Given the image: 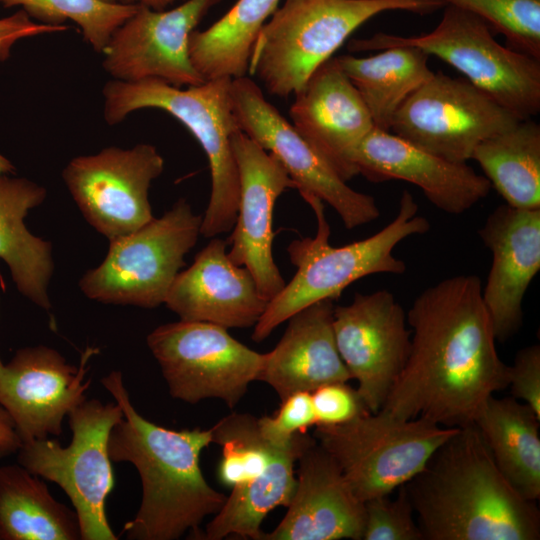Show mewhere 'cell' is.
<instances>
[{"instance_id": "obj_1", "label": "cell", "mask_w": 540, "mask_h": 540, "mask_svg": "<svg viewBox=\"0 0 540 540\" xmlns=\"http://www.w3.org/2000/svg\"><path fill=\"white\" fill-rule=\"evenodd\" d=\"M406 320L410 353L379 412L445 427L472 424L485 400L509 383L480 278L456 275L427 287Z\"/></svg>"}, {"instance_id": "obj_2", "label": "cell", "mask_w": 540, "mask_h": 540, "mask_svg": "<svg viewBox=\"0 0 540 540\" xmlns=\"http://www.w3.org/2000/svg\"><path fill=\"white\" fill-rule=\"evenodd\" d=\"M101 383L123 412L109 435V457L131 463L142 485L139 509L122 533L129 540H176L186 532L199 539L203 520L218 513L227 498L208 484L200 467L211 429L177 431L147 420L130 401L120 371Z\"/></svg>"}, {"instance_id": "obj_3", "label": "cell", "mask_w": 540, "mask_h": 540, "mask_svg": "<svg viewBox=\"0 0 540 540\" xmlns=\"http://www.w3.org/2000/svg\"><path fill=\"white\" fill-rule=\"evenodd\" d=\"M424 540H538L540 513L495 464L475 425L459 427L405 484Z\"/></svg>"}, {"instance_id": "obj_4", "label": "cell", "mask_w": 540, "mask_h": 540, "mask_svg": "<svg viewBox=\"0 0 540 540\" xmlns=\"http://www.w3.org/2000/svg\"><path fill=\"white\" fill-rule=\"evenodd\" d=\"M317 219L314 237L293 240L287 247L290 261L297 271L284 288L271 299L254 326L252 340L262 342L283 322L321 300H336L351 283L372 274H402L405 263L394 255L404 239L426 233L427 218L419 215L413 195L403 191L396 216L380 231L365 239L335 247L329 243L330 226L324 202L303 198Z\"/></svg>"}, {"instance_id": "obj_5", "label": "cell", "mask_w": 540, "mask_h": 540, "mask_svg": "<svg viewBox=\"0 0 540 540\" xmlns=\"http://www.w3.org/2000/svg\"><path fill=\"white\" fill-rule=\"evenodd\" d=\"M229 78L187 88L159 79L110 80L103 88L104 119L109 125L146 108L163 110L180 121L202 147L211 172V194L200 233L206 238L230 232L239 202V175L231 137L239 130Z\"/></svg>"}, {"instance_id": "obj_6", "label": "cell", "mask_w": 540, "mask_h": 540, "mask_svg": "<svg viewBox=\"0 0 540 540\" xmlns=\"http://www.w3.org/2000/svg\"><path fill=\"white\" fill-rule=\"evenodd\" d=\"M438 0H284L259 33L248 75L271 94L295 95L363 23L387 11L433 13Z\"/></svg>"}, {"instance_id": "obj_7", "label": "cell", "mask_w": 540, "mask_h": 540, "mask_svg": "<svg viewBox=\"0 0 540 540\" xmlns=\"http://www.w3.org/2000/svg\"><path fill=\"white\" fill-rule=\"evenodd\" d=\"M438 25L429 33L399 36L376 33L352 39L351 52L379 51L396 46L416 47L458 70L520 120L540 112V60L496 41L492 30L476 15L446 5Z\"/></svg>"}, {"instance_id": "obj_8", "label": "cell", "mask_w": 540, "mask_h": 540, "mask_svg": "<svg viewBox=\"0 0 540 540\" xmlns=\"http://www.w3.org/2000/svg\"><path fill=\"white\" fill-rule=\"evenodd\" d=\"M67 417L72 432L68 446L49 437L24 442L17 462L65 492L78 515L81 540H117L105 504L114 487L108 440L122 409L115 401L85 399Z\"/></svg>"}, {"instance_id": "obj_9", "label": "cell", "mask_w": 540, "mask_h": 540, "mask_svg": "<svg viewBox=\"0 0 540 540\" xmlns=\"http://www.w3.org/2000/svg\"><path fill=\"white\" fill-rule=\"evenodd\" d=\"M457 430L421 417L400 420L378 411L343 424L317 425L313 437L365 502L407 484Z\"/></svg>"}, {"instance_id": "obj_10", "label": "cell", "mask_w": 540, "mask_h": 540, "mask_svg": "<svg viewBox=\"0 0 540 540\" xmlns=\"http://www.w3.org/2000/svg\"><path fill=\"white\" fill-rule=\"evenodd\" d=\"M201 222L184 198L177 200L161 217L110 240L102 263L79 281L81 291L105 304L161 305L201 235Z\"/></svg>"}, {"instance_id": "obj_11", "label": "cell", "mask_w": 540, "mask_h": 540, "mask_svg": "<svg viewBox=\"0 0 540 540\" xmlns=\"http://www.w3.org/2000/svg\"><path fill=\"white\" fill-rule=\"evenodd\" d=\"M146 342L170 395L190 404L215 398L233 408L257 381L264 360V353L210 322L180 319L163 324L147 335Z\"/></svg>"}, {"instance_id": "obj_12", "label": "cell", "mask_w": 540, "mask_h": 540, "mask_svg": "<svg viewBox=\"0 0 540 540\" xmlns=\"http://www.w3.org/2000/svg\"><path fill=\"white\" fill-rule=\"evenodd\" d=\"M519 120L465 78L437 72L401 104L390 132L444 159L467 163L479 143Z\"/></svg>"}, {"instance_id": "obj_13", "label": "cell", "mask_w": 540, "mask_h": 540, "mask_svg": "<svg viewBox=\"0 0 540 540\" xmlns=\"http://www.w3.org/2000/svg\"><path fill=\"white\" fill-rule=\"evenodd\" d=\"M231 96L240 130L281 163L302 198L313 196L327 203L348 230L371 223L380 216L375 198L352 189L267 101L261 88L248 75L232 79Z\"/></svg>"}, {"instance_id": "obj_14", "label": "cell", "mask_w": 540, "mask_h": 540, "mask_svg": "<svg viewBox=\"0 0 540 540\" xmlns=\"http://www.w3.org/2000/svg\"><path fill=\"white\" fill-rule=\"evenodd\" d=\"M163 169L156 147L142 143L75 157L62 178L86 221L110 241L154 219L149 189Z\"/></svg>"}, {"instance_id": "obj_15", "label": "cell", "mask_w": 540, "mask_h": 540, "mask_svg": "<svg viewBox=\"0 0 540 540\" xmlns=\"http://www.w3.org/2000/svg\"><path fill=\"white\" fill-rule=\"evenodd\" d=\"M334 336L340 357L371 413H377L401 374L411 347L406 314L388 290L355 293L334 307Z\"/></svg>"}, {"instance_id": "obj_16", "label": "cell", "mask_w": 540, "mask_h": 540, "mask_svg": "<svg viewBox=\"0 0 540 540\" xmlns=\"http://www.w3.org/2000/svg\"><path fill=\"white\" fill-rule=\"evenodd\" d=\"M98 352L87 347L78 366L45 345L18 349L7 363L0 357V406L22 443L62 434L64 418L87 399L88 361Z\"/></svg>"}, {"instance_id": "obj_17", "label": "cell", "mask_w": 540, "mask_h": 540, "mask_svg": "<svg viewBox=\"0 0 540 540\" xmlns=\"http://www.w3.org/2000/svg\"><path fill=\"white\" fill-rule=\"evenodd\" d=\"M221 0H186L170 10L139 5L111 36L103 51V68L113 79H159L176 87L205 80L193 66L189 37Z\"/></svg>"}, {"instance_id": "obj_18", "label": "cell", "mask_w": 540, "mask_h": 540, "mask_svg": "<svg viewBox=\"0 0 540 540\" xmlns=\"http://www.w3.org/2000/svg\"><path fill=\"white\" fill-rule=\"evenodd\" d=\"M239 175V202L227 252L253 275L269 302L285 286L273 258V210L277 199L296 186L281 163L242 130L231 137Z\"/></svg>"}, {"instance_id": "obj_19", "label": "cell", "mask_w": 540, "mask_h": 540, "mask_svg": "<svg viewBox=\"0 0 540 540\" xmlns=\"http://www.w3.org/2000/svg\"><path fill=\"white\" fill-rule=\"evenodd\" d=\"M294 96L289 113L298 133L346 182L358 175L356 151L375 126L335 59L323 63Z\"/></svg>"}, {"instance_id": "obj_20", "label": "cell", "mask_w": 540, "mask_h": 540, "mask_svg": "<svg viewBox=\"0 0 540 540\" xmlns=\"http://www.w3.org/2000/svg\"><path fill=\"white\" fill-rule=\"evenodd\" d=\"M492 253L482 299L497 341L512 337L523 321V299L540 270V208L496 207L478 231Z\"/></svg>"}, {"instance_id": "obj_21", "label": "cell", "mask_w": 540, "mask_h": 540, "mask_svg": "<svg viewBox=\"0 0 540 540\" xmlns=\"http://www.w3.org/2000/svg\"><path fill=\"white\" fill-rule=\"evenodd\" d=\"M355 165L358 174L371 182L402 180L416 185L436 208L451 215L471 209L492 188L467 163L444 159L376 127L359 145Z\"/></svg>"}, {"instance_id": "obj_22", "label": "cell", "mask_w": 540, "mask_h": 540, "mask_svg": "<svg viewBox=\"0 0 540 540\" xmlns=\"http://www.w3.org/2000/svg\"><path fill=\"white\" fill-rule=\"evenodd\" d=\"M287 512L262 540H361L365 508L336 460L316 441L297 461Z\"/></svg>"}, {"instance_id": "obj_23", "label": "cell", "mask_w": 540, "mask_h": 540, "mask_svg": "<svg viewBox=\"0 0 540 540\" xmlns=\"http://www.w3.org/2000/svg\"><path fill=\"white\" fill-rule=\"evenodd\" d=\"M227 240L213 237L171 284L164 304L181 320L229 328L254 327L268 301L251 272L227 254Z\"/></svg>"}, {"instance_id": "obj_24", "label": "cell", "mask_w": 540, "mask_h": 540, "mask_svg": "<svg viewBox=\"0 0 540 540\" xmlns=\"http://www.w3.org/2000/svg\"><path fill=\"white\" fill-rule=\"evenodd\" d=\"M334 307V301L326 299L297 311L288 318L275 348L264 353L257 381L271 386L280 401L296 392L351 379L335 341Z\"/></svg>"}, {"instance_id": "obj_25", "label": "cell", "mask_w": 540, "mask_h": 540, "mask_svg": "<svg viewBox=\"0 0 540 540\" xmlns=\"http://www.w3.org/2000/svg\"><path fill=\"white\" fill-rule=\"evenodd\" d=\"M46 194L34 181L0 174V259L7 264L19 293L49 311L52 244L33 235L24 223L28 212L42 204Z\"/></svg>"}, {"instance_id": "obj_26", "label": "cell", "mask_w": 540, "mask_h": 540, "mask_svg": "<svg viewBox=\"0 0 540 540\" xmlns=\"http://www.w3.org/2000/svg\"><path fill=\"white\" fill-rule=\"evenodd\" d=\"M509 483L526 499L540 497V417L513 397H488L472 422Z\"/></svg>"}, {"instance_id": "obj_27", "label": "cell", "mask_w": 540, "mask_h": 540, "mask_svg": "<svg viewBox=\"0 0 540 540\" xmlns=\"http://www.w3.org/2000/svg\"><path fill=\"white\" fill-rule=\"evenodd\" d=\"M315 441L306 432L297 433L260 476L232 488L224 505L201 532L199 539L221 540L233 535L262 540V522L269 512L290 503L296 483L297 461Z\"/></svg>"}, {"instance_id": "obj_28", "label": "cell", "mask_w": 540, "mask_h": 540, "mask_svg": "<svg viewBox=\"0 0 540 540\" xmlns=\"http://www.w3.org/2000/svg\"><path fill=\"white\" fill-rule=\"evenodd\" d=\"M75 510L58 502L42 478L17 464L0 466V540H79Z\"/></svg>"}, {"instance_id": "obj_29", "label": "cell", "mask_w": 540, "mask_h": 540, "mask_svg": "<svg viewBox=\"0 0 540 540\" xmlns=\"http://www.w3.org/2000/svg\"><path fill=\"white\" fill-rule=\"evenodd\" d=\"M376 52L368 57L346 54L334 59L361 95L374 126L390 131L398 108L434 72L428 65L429 55L419 48L396 46Z\"/></svg>"}, {"instance_id": "obj_30", "label": "cell", "mask_w": 540, "mask_h": 540, "mask_svg": "<svg viewBox=\"0 0 540 540\" xmlns=\"http://www.w3.org/2000/svg\"><path fill=\"white\" fill-rule=\"evenodd\" d=\"M279 2L237 0L207 29L190 34V59L205 81L248 75L254 43Z\"/></svg>"}, {"instance_id": "obj_31", "label": "cell", "mask_w": 540, "mask_h": 540, "mask_svg": "<svg viewBox=\"0 0 540 540\" xmlns=\"http://www.w3.org/2000/svg\"><path fill=\"white\" fill-rule=\"evenodd\" d=\"M471 159L506 204L522 209L540 208V125L532 119L477 145Z\"/></svg>"}, {"instance_id": "obj_32", "label": "cell", "mask_w": 540, "mask_h": 540, "mask_svg": "<svg viewBox=\"0 0 540 540\" xmlns=\"http://www.w3.org/2000/svg\"><path fill=\"white\" fill-rule=\"evenodd\" d=\"M212 443L222 449L219 481L231 489L260 476L288 443L275 445L264 439L258 418L233 412L211 428Z\"/></svg>"}, {"instance_id": "obj_33", "label": "cell", "mask_w": 540, "mask_h": 540, "mask_svg": "<svg viewBox=\"0 0 540 540\" xmlns=\"http://www.w3.org/2000/svg\"><path fill=\"white\" fill-rule=\"evenodd\" d=\"M3 7L20 6L37 22L61 26L70 20L78 25L86 42L103 53L111 36L138 9L137 4L103 0H0Z\"/></svg>"}, {"instance_id": "obj_34", "label": "cell", "mask_w": 540, "mask_h": 540, "mask_svg": "<svg viewBox=\"0 0 540 540\" xmlns=\"http://www.w3.org/2000/svg\"><path fill=\"white\" fill-rule=\"evenodd\" d=\"M470 12L506 38V46L540 60V0H438Z\"/></svg>"}, {"instance_id": "obj_35", "label": "cell", "mask_w": 540, "mask_h": 540, "mask_svg": "<svg viewBox=\"0 0 540 540\" xmlns=\"http://www.w3.org/2000/svg\"><path fill=\"white\" fill-rule=\"evenodd\" d=\"M365 520L361 540H424L405 485L397 496L375 497L364 502Z\"/></svg>"}, {"instance_id": "obj_36", "label": "cell", "mask_w": 540, "mask_h": 540, "mask_svg": "<svg viewBox=\"0 0 540 540\" xmlns=\"http://www.w3.org/2000/svg\"><path fill=\"white\" fill-rule=\"evenodd\" d=\"M316 424L311 392L306 391L293 393L283 399L273 417L258 418L261 435L275 445L289 442L297 433L305 432Z\"/></svg>"}, {"instance_id": "obj_37", "label": "cell", "mask_w": 540, "mask_h": 540, "mask_svg": "<svg viewBox=\"0 0 540 540\" xmlns=\"http://www.w3.org/2000/svg\"><path fill=\"white\" fill-rule=\"evenodd\" d=\"M317 425H338L371 413L357 389L347 382H331L311 392Z\"/></svg>"}, {"instance_id": "obj_38", "label": "cell", "mask_w": 540, "mask_h": 540, "mask_svg": "<svg viewBox=\"0 0 540 540\" xmlns=\"http://www.w3.org/2000/svg\"><path fill=\"white\" fill-rule=\"evenodd\" d=\"M511 395L528 405L540 417V346L534 344L518 351L509 366Z\"/></svg>"}, {"instance_id": "obj_39", "label": "cell", "mask_w": 540, "mask_h": 540, "mask_svg": "<svg viewBox=\"0 0 540 540\" xmlns=\"http://www.w3.org/2000/svg\"><path fill=\"white\" fill-rule=\"evenodd\" d=\"M66 29V25L55 26L34 21L23 10L0 18V62L10 57L13 46L19 40Z\"/></svg>"}, {"instance_id": "obj_40", "label": "cell", "mask_w": 540, "mask_h": 540, "mask_svg": "<svg viewBox=\"0 0 540 540\" xmlns=\"http://www.w3.org/2000/svg\"><path fill=\"white\" fill-rule=\"evenodd\" d=\"M21 444L11 418L0 406V459L16 453Z\"/></svg>"}, {"instance_id": "obj_41", "label": "cell", "mask_w": 540, "mask_h": 540, "mask_svg": "<svg viewBox=\"0 0 540 540\" xmlns=\"http://www.w3.org/2000/svg\"><path fill=\"white\" fill-rule=\"evenodd\" d=\"M180 0H119L121 3L137 4L153 10H164L168 5Z\"/></svg>"}, {"instance_id": "obj_42", "label": "cell", "mask_w": 540, "mask_h": 540, "mask_svg": "<svg viewBox=\"0 0 540 540\" xmlns=\"http://www.w3.org/2000/svg\"><path fill=\"white\" fill-rule=\"evenodd\" d=\"M14 170L13 165L0 154V174H6Z\"/></svg>"}, {"instance_id": "obj_43", "label": "cell", "mask_w": 540, "mask_h": 540, "mask_svg": "<svg viewBox=\"0 0 540 540\" xmlns=\"http://www.w3.org/2000/svg\"><path fill=\"white\" fill-rule=\"evenodd\" d=\"M103 1H107V2H119V0H103Z\"/></svg>"}]
</instances>
